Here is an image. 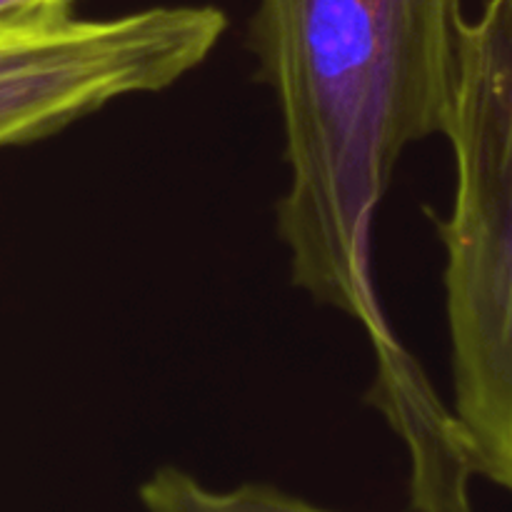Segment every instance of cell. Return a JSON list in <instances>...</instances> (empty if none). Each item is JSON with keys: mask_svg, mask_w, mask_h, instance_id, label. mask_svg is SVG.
<instances>
[{"mask_svg": "<svg viewBox=\"0 0 512 512\" xmlns=\"http://www.w3.org/2000/svg\"><path fill=\"white\" fill-rule=\"evenodd\" d=\"M445 140L453 198L443 245L453 418L475 475L512 495V0L465 20Z\"/></svg>", "mask_w": 512, "mask_h": 512, "instance_id": "obj_2", "label": "cell"}, {"mask_svg": "<svg viewBox=\"0 0 512 512\" xmlns=\"http://www.w3.org/2000/svg\"><path fill=\"white\" fill-rule=\"evenodd\" d=\"M465 20L460 0H260L250 28L283 130L290 278L363 328L378 375L413 358L375 285V218L408 148L445 138Z\"/></svg>", "mask_w": 512, "mask_h": 512, "instance_id": "obj_1", "label": "cell"}, {"mask_svg": "<svg viewBox=\"0 0 512 512\" xmlns=\"http://www.w3.org/2000/svg\"><path fill=\"white\" fill-rule=\"evenodd\" d=\"M73 18V0H0V25H55Z\"/></svg>", "mask_w": 512, "mask_h": 512, "instance_id": "obj_3", "label": "cell"}]
</instances>
